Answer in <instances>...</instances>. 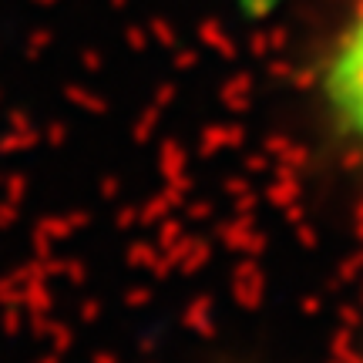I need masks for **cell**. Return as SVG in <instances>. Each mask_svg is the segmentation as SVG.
I'll list each match as a JSON object with an SVG mask.
<instances>
[{
	"instance_id": "6da1fadb",
	"label": "cell",
	"mask_w": 363,
	"mask_h": 363,
	"mask_svg": "<svg viewBox=\"0 0 363 363\" xmlns=\"http://www.w3.org/2000/svg\"><path fill=\"white\" fill-rule=\"evenodd\" d=\"M323 108L333 128L363 152V0L326 51Z\"/></svg>"
}]
</instances>
